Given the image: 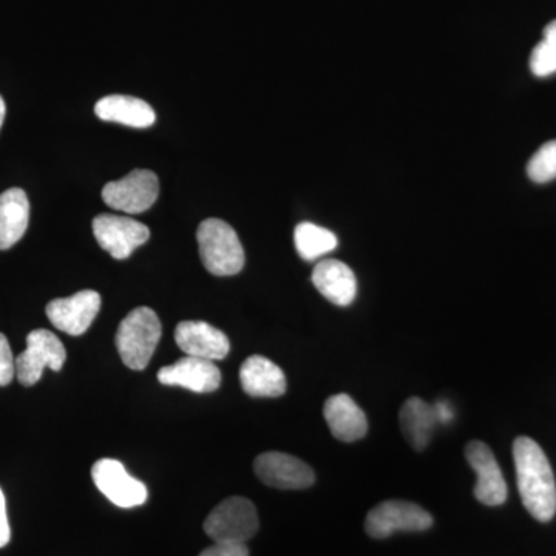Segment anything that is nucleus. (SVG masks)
I'll use <instances>...</instances> for the list:
<instances>
[{
  "instance_id": "nucleus-1",
  "label": "nucleus",
  "mask_w": 556,
  "mask_h": 556,
  "mask_svg": "<svg viewBox=\"0 0 556 556\" xmlns=\"http://www.w3.org/2000/svg\"><path fill=\"white\" fill-rule=\"evenodd\" d=\"M519 495L533 518L548 522L556 514V482L546 453L533 439L521 437L514 444Z\"/></svg>"
},
{
  "instance_id": "nucleus-2",
  "label": "nucleus",
  "mask_w": 556,
  "mask_h": 556,
  "mask_svg": "<svg viewBox=\"0 0 556 556\" xmlns=\"http://www.w3.org/2000/svg\"><path fill=\"white\" fill-rule=\"evenodd\" d=\"M161 339V321L155 311L139 306L121 321L116 331V350L126 367L142 371L148 367Z\"/></svg>"
},
{
  "instance_id": "nucleus-3",
  "label": "nucleus",
  "mask_w": 556,
  "mask_h": 556,
  "mask_svg": "<svg viewBox=\"0 0 556 556\" xmlns=\"http://www.w3.org/2000/svg\"><path fill=\"white\" fill-rule=\"evenodd\" d=\"M201 262L208 273L218 277L239 274L244 266L243 244L236 230L218 218H207L197 230Z\"/></svg>"
},
{
  "instance_id": "nucleus-4",
  "label": "nucleus",
  "mask_w": 556,
  "mask_h": 556,
  "mask_svg": "<svg viewBox=\"0 0 556 556\" xmlns=\"http://www.w3.org/2000/svg\"><path fill=\"white\" fill-rule=\"evenodd\" d=\"M258 527L257 508L241 496L219 503L204 521V532L214 543L247 544L258 532Z\"/></svg>"
},
{
  "instance_id": "nucleus-5",
  "label": "nucleus",
  "mask_w": 556,
  "mask_h": 556,
  "mask_svg": "<svg viewBox=\"0 0 556 556\" xmlns=\"http://www.w3.org/2000/svg\"><path fill=\"white\" fill-rule=\"evenodd\" d=\"M67 351L60 338L49 329H35L27 336V350L16 357V378L24 387H33L42 378L43 369L61 371Z\"/></svg>"
},
{
  "instance_id": "nucleus-6",
  "label": "nucleus",
  "mask_w": 556,
  "mask_h": 556,
  "mask_svg": "<svg viewBox=\"0 0 556 556\" xmlns=\"http://www.w3.org/2000/svg\"><path fill=\"white\" fill-rule=\"evenodd\" d=\"M431 526L433 518L426 508L407 501L380 503L365 519V530L376 540H383L396 532H424Z\"/></svg>"
},
{
  "instance_id": "nucleus-7",
  "label": "nucleus",
  "mask_w": 556,
  "mask_h": 556,
  "mask_svg": "<svg viewBox=\"0 0 556 556\" xmlns=\"http://www.w3.org/2000/svg\"><path fill=\"white\" fill-rule=\"evenodd\" d=\"M159 193V177L152 170L137 169L118 181L108 182L102 189V200L115 211L141 214L155 204Z\"/></svg>"
},
{
  "instance_id": "nucleus-8",
  "label": "nucleus",
  "mask_w": 556,
  "mask_h": 556,
  "mask_svg": "<svg viewBox=\"0 0 556 556\" xmlns=\"http://www.w3.org/2000/svg\"><path fill=\"white\" fill-rule=\"evenodd\" d=\"M98 244L113 258L126 260L150 239V229L137 219L102 214L93 219Z\"/></svg>"
},
{
  "instance_id": "nucleus-9",
  "label": "nucleus",
  "mask_w": 556,
  "mask_h": 556,
  "mask_svg": "<svg viewBox=\"0 0 556 556\" xmlns=\"http://www.w3.org/2000/svg\"><path fill=\"white\" fill-rule=\"evenodd\" d=\"M91 478L102 495L116 507H139L148 501V486L139 479L130 477L119 460L110 459V457L98 460L91 467Z\"/></svg>"
},
{
  "instance_id": "nucleus-10",
  "label": "nucleus",
  "mask_w": 556,
  "mask_h": 556,
  "mask_svg": "<svg viewBox=\"0 0 556 556\" xmlns=\"http://www.w3.org/2000/svg\"><path fill=\"white\" fill-rule=\"evenodd\" d=\"M467 463L477 473L473 493L479 503L496 507L506 503L508 489L500 464L489 445L481 441L468 442L466 447Z\"/></svg>"
},
{
  "instance_id": "nucleus-11",
  "label": "nucleus",
  "mask_w": 556,
  "mask_h": 556,
  "mask_svg": "<svg viewBox=\"0 0 556 556\" xmlns=\"http://www.w3.org/2000/svg\"><path fill=\"white\" fill-rule=\"evenodd\" d=\"M254 471L260 481L280 490H303L314 484L316 475L308 464L287 453L268 452L257 456Z\"/></svg>"
},
{
  "instance_id": "nucleus-12",
  "label": "nucleus",
  "mask_w": 556,
  "mask_h": 556,
  "mask_svg": "<svg viewBox=\"0 0 556 556\" xmlns=\"http://www.w3.org/2000/svg\"><path fill=\"white\" fill-rule=\"evenodd\" d=\"M101 309V295L86 289L72 298L56 299L47 305V317L54 328L70 336H80L90 328Z\"/></svg>"
},
{
  "instance_id": "nucleus-13",
  "label": "nucleus",
  "mask_w": 556,
  "mask_h": 556,
  "mask_svg": "<svg viewBox=\"0 0 556 556\" xmlns=\"http://www.w3.org/2000/svg\"><path fill=\"white\" fill-rule=\"evenodd\" d=\"M160 383L181 387L193 393H214L222 386V371L206 358L185 356L169 367L159 371Z\"/></svg>"
},
{
  "instance_id": "nucleus-14",
  "label": "nucleus",
  "mask_w": 556,
  "mask_h": 556,
  "mask_svg": "<svg viewBox=\"0 0 556 556\" xmlns=\"http://www.w3.org/2000/svg\"><path fill=\"white\" fill-rule=\"evenodd\" d=\"M175 342L185 356L222 361L228 356V336L206 321L186 320L175 329Z\"/></svg>"
},
{
  "instance_id": "nucleus-15",
  "label": "nucleus",
  "mask_w": 556,
  "mask_h": 556,
  "mask_svg": "<svg viewBox=\"0 0 556 556\" xmlns=\"http://www.w3.org/2000/svg\"><path fill=\"white\" fill-rule=\"evenodd\" d=\"M324 416L332 437L339 441L350 444L361 441L367 434V415L345 393L334 394L325 402Z\"/></svg>"
},
{
  "instance_id": "nucleus-16",
  "label": "nucleus",
  "mask_w": 556,
  "mask_h": 556,
  "mask_svg": "<svg viewBox=\"0 0 556 556\" xmlns=\"http://www.w3.org/2000/svg\"><path fill=\"white\" fill-rule=\"evenodd\" d=\"M311 278L317 291L334 305L350 306L356 299V276L353 269L340 260H321L314 268Z\"/></svg>"
},
{
  "instance_id": "nucleus-17",
  "label": "nucleus",
  "mask_w": 556,
  "mask_h": 556,
  "mask_svg": "<svg viewBox=\"0 0 556 556\" xmlns=\"http://www.w3.org/2000/svg\"><path fill=\"white\" fill-rule=\"evenodd\" d=\"M240 382L244 393L252 397H280L287 393V376L263 356H251L243 362Z\"/></svg>"
},
{
  "instance_id": "nucleus-18",
  "label": "nucleus",
  "mask_w": 556,
  "mask_h": 556,
  "mask_svg": "<svg viewBox=\"0 0 556 556\" xmlns=\"http://www.w3.org/2000/svg\"><path fill=\"white\" fill-rule=\"evenodd\" d=\"M94 113L102 121L124 124V126L135 127V129L153 126L156 119L152 105L139 98L126 97V94H110V97L102 98L94 105Z\"/></svg>"
},
{
  "instance_id": "nucleus-19",
  "label": "nucleus",
  "mask_w": 556,
  "mask_h": 556,
  "mask_svg": "<svg viewBox=\"0 0 556 556\" xmlns=\"http://www.w3.org/2000/svg\"><path fill=\"white\" fill-rule=\"evenodd\" d=\"M30 222V201L20 188L0 195V251L13 248L25 236Z\"/></svg>"
},
{
  "instance_id": "nucleus-20",
  "label": "nucleus",
  "mask_w": 556,
  "mask_h": 556,
  "mask_svg": "<svg viewBox=\"0 0 556 556\" xmlns=\"http://www.w3.org/2000/svg\"><path fill=\"white\" fill-rule=\"evenodd\" d=\"M402 433L416 452H424L430 444L437 427V413L420 397H409L399 413Z\"/></svg>"
},
{
  "instance_id": "nucleus-21",
  "label": "nucleus",
  "mask_w": 556,
  "mask_h": 556,
  "mask_svg": "<svg viewBox=\"0 0 556 556\" xmlns=\"http://www.w3.org/2000/svg\"><path fill=\"white\" fill-rule=\"evenodd\" d=\"M294 243L300 257L306 262L324 257L338 248V237L334 232L314 223H300L294 230Z\"/></svg>"
},
{
  "instance_id": "nucleus-22",
  "label": "nucleus",
  "mask_w": 556,
  "mask_h": 556,
  "mask_svg": "<svg viewBox=\"0 0 556 556\" xmlns=\"http://www.w3.org/2000/svg\"><path fill=\"white\" fill-rule=\"evenodd\" d=\"M530 70L540 78L556 73V21L544 28L543 40L530 54Z\"/></svg>"
},
{
  "instance_id": "nucleus-23",
  "label": "nucleus",
  "mask_w": 556,
  "mask_h": 556,
  "mask_svg": "<svg viewBox=\"0 0 556 556\" xmlns=\"http://www.w3.org/2000/svg\"><path fill=\"white\" fill-rule=\"evenodd\" d=\"M527 175L540 185L556 178V139L541 146L535 155L530 159L527 164Z\"/></svg>"
},
{
  "instance_id": "nucleus-24",
  "label": "nucleus",
  "mask_w": 556,
  "mask_h": 556,
  "mask_svg": "<svg viewBox=\"0 0 556 556\" xmlns=\"http://www.w3.org/2000/svg\"><path fill=\"white\" fill-rule=\"evenodd\" d=\"M16 376V358L9 343V339L0 332V387L10 386Z\"/></svg>"
},
{
  "instance_id": "nucleus-25",
  "label": "nucleus",
  "mask_w": 556,
  "mask_h": 556,
  "mask_svg": "<svg viewBox=\"0 0 556 556\" xmlns=\"http://www.w3.org/2000/svg\"><path fill=\"white\" fill-rule=\"evenodd\" d=\"M200 556H249L247 544L215 543L201 552Z\"/></svg>"
},
{
  "instance_id": "nucleus-26",
  "label": "nucleus",
  "mask_w": 556,
  "mask_h": 556,
  "mask_svg": "<svg viewBox=\"0 0 556 556\" xmlns=\"http://www.w3.org/2000/svg\"><path fill=\"white\" fill-rule=\"evenodd\" d=\"M11 540L9 517H7L5 495L0 489V548L5 547Z\"/></svg>"
},
{
  "instance_id": "nucleus-27",
  "label": "nucleus",
  "mask_w": 556,
  "mask_h": 556,
  "mask_svg": "<svg viewBox=\"0 0 556 556\" xmlns=\"http://www.w3.org/2000/svg\"><path fill=\"white\" fill-rule=\"evenodd\" d=\"M433 408L434 413H437L438 422H448V420L452 419V408H450L447 404H444V402H441V404H438L437 407Z\"/></svg>"
},
{
  "instance_id": "nucleus-28",
  "label": "nucleus",
  "mask_w": 556,
  "mask_h": 556,
  "mask_svg": "<svg viewBox=\"0 0 556 556\" xmlns=\"http://www.w3.org/2000/svg\"><path fill=\"white\" fill-rule=\"evenodd\" d=\"M5 101H3V98L0 97V129H2L3 119H5Z\"/></svg>"
}]
</instances>
